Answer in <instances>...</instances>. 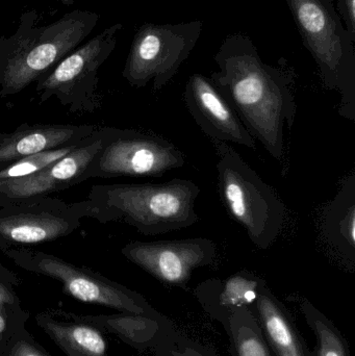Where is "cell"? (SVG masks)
<instances>
[{"mask_svg": "<svg viewBox=\"0 0 355 356\" xmlns=\"http://www.w3.org/2000/svg\"><path fill=\"white\" fill-rule=\"evenodd\" d=\"M81 143L49 150V152H41V154H33V156H26V158L16 161V162L8 165L4 168L0 169V181L28 177V175L45 168L48 165L64 158L65 156L76 149Z\"/></svg>", "mask_w": 355, "mask_h": 356, "instance_id": "obj_22", "label": "cell"}, {"mask_svg": "<svg viewBox=\"0 0 355 356\" xmlns=\"http://www.w3.org/2000/svg\"><path fill=\"white\" fill-rule=\"evenodd\" d=\"M323 236L342 257L355 261V175L346 178L322 216Z\"/></svg>", "mask_w": 355, "mask_h": 356, "instance_id": "obj_18", "label": "cell"}, {"mask_svg": "<svg viewBox=\"0 0 355 356\" xmlns=\"http://www.w3.org/2000/svg\"><path fill=\"white\" fill-rule=\"evenodd\" d=\"M99 127L23 123L10 133H0V169L26 156L76 145L91 137Z\"/></svg>", "mask_w": 355, "mask_h": 356, "instance_id": "obj_14", "label": "cell"}, {"mask_svg": "<svg viewBox=\"0 0 355 356\" xmlns=\"http://www.w3.org/2000/svg\"><path fill=\"white\" fill-rule=\"evenodd\" d=\"M338 8L344 26L355 41V0H338Z\"/></svg>", "mask_w": 355, "mask_h": 356, "instance_id": "obj_26", "label": "cell"}, {"mask_svg": "<svg viewBox=\"0 0 355 356\" xmlns=\"http://www.w3.org/2000/svg\"><path fill=\"white\" fill-rule=\"evenodd\" d=\"M18 277L0 264V311L20 312L19 299L14 291Z\"/></svg>", "mask_w": 355, "mask_h": 356, "instance_id": "obj_24", "label": "cell"}, {"mask_svg": "<svg viewBox=\"0 0 355 356\" xmlns=\"http://www.w3.org/2000/svg\"><path fill=\"white\" fill-rule=\"evenodd\" d=\"M202 26L199 20L142 25L133 38L122 71L125 81L135 88L152 83L154 91L164 89L197 45Z\"/></svg>", "mask_w": 355, "mask_h": 356, "instance_id": "obj_7", "label": "cell"}, {"mask_svg": "<svg viewBox=\"0 0 355 356\" xmlns=\"http://www.w3.org/2000/svg\"><path fill=\"white\" fill-rule=\"evenodd\" d=\"M212 143L217 156L219 194L225 209L244 228L254 246L270 248L285 226L283 200L233 146L220 141Z\"/></svg>", "mask_w": 355, "mask_h": 356, "instance_id": "obj_5", "label": "cell"}, {"mask_svg": "<svg viewBox=\"0 0 355 356\" xmlns=\"http://www.w3.org/2000/svg\"><path fill=\"white\" fill-rule=\"evenodd\" d=\"M123 25L116 23L93 39L75 48L49 73L37 81L40 102L56 98L72 114L94 113L101 106L98 93V70L117 45Z\"/></svg>", "mask_w": 355, "mask_h": 356, "instance_id": "obj_8", "label": "cell"}, {"mask_svg": "<svg viewBox=\"0 0 355 356\" xmlns=\"http://www.w3.org/2000/svg\"><path fill=\"white\" fill-rule=\"evenodd\" d=\"M225 332L231 356H273L263 338L251 307L235 311Z\"/></svg>", "mask_w": 355, "mask_h": 356, "instance_id": "obj_20", "label": "cell"}, {"mask_svg": "<svg viewBox=\"0 0 355 356\" xmlns=\"http://www.w3.org/2000/svg\"><path fill=\"white\" fill-rule=\"evenodd\" d=\"M8 316H10L8 312L0 311V337L3 336L8 332Z\"/></svg>", "mask_w": 355, "mask_h": 356, "instance_id": "obj_27", "label": "cell"}, {"mask_svg": "<svg viewBox=\"0 0 355 356\" xmlns=\"http://www.w3.org/2000/svg\"><path fill=\"white\" fill-rule=\"evenodd\" d=\"M199 194L195 182L181 178L160 184H97L90 188L87 198L74 204L83 218L101 224L121 222L152 236L197 223Z\"/></svg>", "mask_w": 355, "mask_h": 356, "instance_id": "obj_2", "label": "cell"}, {"mask_svg": "<svg viewBox=\"0 0 355 356\" xmlns=\"http://www.w3.org/2000/svg\"><path fill=\"white\" fill-rule=\"evenodd\" d=\"M250 307L273 356H314L291 312L275 296L266 282L260 286L258 298Z\"/></svg>", "mask_w": 355, "mask_h": 356, "instance_id": "obj_15", "label": "cell"}, {"mask_svg": "<svg viewBox=\"0 0 355 356\" xmlns=\"http://www.w3.org/2000/svg\"><path fill=\"white\" fill-rule=\"evenodd\" d=\"M323 86L340 95L339 115L355 122V41L333 0H286Z\"/></svg>", "mask_w": 355, "mask_h": 356, "instance_id": "obj_4", "label": "cell"}, {"mask_svg": "<svg viewBox=\"0 0 355 356\" xmlns=\"http://www.w3.org/2000/svg\"><path fill=\"white\" fill-rule=\"evenodd\" d=\"M183 102L196 124L210 141L225 142L256 150V139L208 77L194 73L188 79Z\"/></svg>", "mask_w": 355, "mask_h": 356, "instance_id": "obj_13", "label": "cell"}, {"mask_svg": "<svg viewBox=\"0 0 355 356\" xmlns=\"http://www.w3.org/2000/svg\"><path fill=\"white\" fill-rule=\"evenodd\" d=\"M121 253L163 284L183 286L195 270L215 263L217 245L206 238L133 241L122 247Z\"/></svg>", "mask_w": 355, "mask_h": 356, "instance_id": "obj_11", "label": "cell"}, {"mask_svg": "<svg viewBox=\"0 0 355 356\" xmlns=\"http://www.w3.org/2000/svg\"><path fill=\"white\" fill-rule=\"evenodd\" d=\"M185 164L183 152L163 136L146 129L106 127L101 148L83 179L160 178Z\"/></svg>", "mask_w": 355, "mask_h": 356, "instance_id": "obj_6", "label": "cell"}, {"mask_svg": "<svg viewBox=\"0 0 355 356\" xmlns=\"http://www.w3.org/2000/svg\"><path fill=\"white\" fill-rule=\"evenodd\" d=\"M38 325L68 356H108V343L99 330L89 323H67L40 314Z\"/></svg>", "mask_w": 355, "mask_h": 356, "instance_id": "obj_19", "label": "cell"}, {"mask_svg": "<svg viewBox=\"0 0 355 356\" xmlns=\"http://www.w3.org/2000/svg\"><path fill=\"white\" fill-rule=\"evenodd\" d=\"M106 127L85 139L76 149L45 168L17 179L0 181V207L8 203L50 196L83 182L90 163L104 143Z\"/></svg>", "mask_w": 355, "mask_h": 356, "instance_id": "obj_12", "label": "cell"}, {"mask_svg": "<svg viewBox=\"0 0 355 356\" xmlns=\"http://www.w3.org/2000/svg\"><path fill=\"white\" fill-rule=\"evenodd\" d=\"M156 356H218L210 347L173 330L154 349Z\"/></svg>", "mask_w": 355, "mask_h": 356, "instance_id": "obj_23", "label": "cell"}, {"mask_svg": "<svg viewBox=\"0 0 355 356\" xmlns=\"http://www.w3.org/2000/svg\"><path fill=\"white\" fill-rule=\"evenodd\" d=\"M265 280L249 271L226 278H210L200 282L194 295L204 311L226 330L231 316L241 307H252Z\"/></svg>", "mask_w": 355, "mask_h": 356, "instance_id": "obj_16", "label": "cell"}, {"mask_svg": "<svg viewBox=\"0 0 355 356\" xmlns=\"http://www.w3.org/2000/svg\"><path fill=\"white\" fill-rule=\"evenodd\" d=\"M0 252L25 271L58 280L65 293L76 300L110 307L120 313H158L139 293L51 253L28 248L1 249Z\"/></svg>", "mask_w": 355, "mask_h": 356, "instance_id": "obj_9", "label": "cell"}, {"mask_svg": "<svg viewBox=\"0 0 355 356\" xmlns=\"http://www.w3.org/2000/svg\"><path fill=\"white\" fill-rule=\"evenodd\" d=\"M8 356H49L24 330H15L8 339Z\"/></svg>", "mask_w": 355, "mask_h": 356, "instance_id": "obj_25", "label": "cell"}, {"mask_svg": "<svg viewBox=\"0 0 355 356\" xmlns=\"http://www.w3.org/2000/svg\"><path fill=\"white\" fill-rule=\"evenodd\" d=\"M37 10L21 15L18 29L0 38V97L17 95L49 73L93 31L99 15L74 10L47 25Z\"/></svg>", "mask_w": 355, "mask_h": 356, "instance_id": "obj_3", "label": "cell"}, {"mask_svg": "<svg viewBox=\"0 0 355 356\" xmlns=\"http://www.w3.org/2000/svg\"><path fill=\"white\" fill-rule=\"evenodd\" d=\"M218 70L210 74L250 135L279 164L286 161L285 127L293 129L297 115L295 71L262 60L243 33L227 35L214 58Z\"/></svg>", "mask_w": 355, "mask_h": 356, "instance_id": "obj_1", "label": "cell"}, {"mask_svg": "<svg viewBox=\"0 0 355 356\" xmlns=\"http://www.w3.org/2000/svg\"><path fill=\"white\" fill-rule=\"evenodd\" d=\"M74 319L90 324H97L113 334H117L123 342L139 350L154 349L156 345L176 330L174 324L160 313L131 314L98 316V317H75Z\"/></svg>", "mask_w": 355, "mask_h": 356, "instance_id": "obj_17", "label": "cell"}, {"mask_svg": "<svg viewBox=\"0 0 355 356\" xmlns=\"http://www.w3.org/2000/svg\"><path fill=\"white\" fill-rule=\"evenodd\" d=\"M300 309L316 336L314 356H352L347 340L324 314L306 299L300 302Z\"/></svg>", "mask_w": 355, "mask_h": 356, "instance_id": "obj_21", "label": "cell"}, {"mask_svg": "<svg viewBox=\"0 0 355 356\" xmlns=\"http://www.w3.org/2000/svg\"><path fill=\"white\" fill-rule=\"evenodd\" d=\"M74 202L42 197L0 207V250L26 248L70 236L81 225Z\"/></svg>", "mask_w": 355, "mask_h": 356, "instance_id": "obj_10", "label": "cell"}]
</instances>
